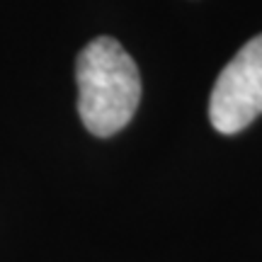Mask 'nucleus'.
<instances>
[{"label": "nucleus", "instance_id": "obj_1", "mask_svg": "<svg viewBox=\"0 0 262 262\" xmlns=\"http://www.w3.org/2000/svg\"><path fill=\"white\" fill-rule=\"evenodd\" d=\"M78 112L93 136L107 139L136 114L141 75L134 58L112 37H97L78 54Z\"/></svg>", "mask_w": 262, "mask_h": 262}, {"label": "nucleus", "instance_id": "obj_2", "mask_svg": "<svg viewBox=\"0 0 262 262\" xmlns=\"http://www.w3.org/2000/svg\"><path fill=\"white\" fill-rule=\"evenodd\" d=\"M262 114V34L245 41L209 97V122L219 134H238Z\"/></svg>", "mask_w": 262, "mask_h": 262}]
</instances>
